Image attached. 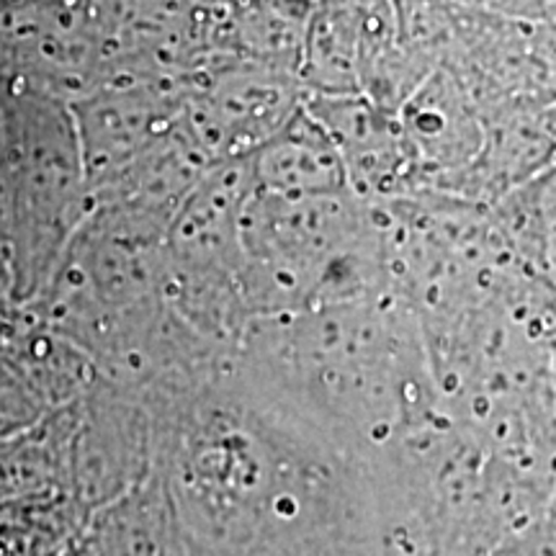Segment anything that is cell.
Returning <instances> with one entry per match:
<instances>
[{"instance_id": "obj_3", "label": "cell", "mask_w": 556, "mask_h": 556, "mask_svg": "<svg viewBox=\"0 0 556 556\" xmlns=\"http://www.w3.org/2000/svg\"><path fill=\"white\" fill-rule=\"evenodd\" d=\"M266 176L281 189L299 186L309 191H336L343 186L345 163L325 135H296L270 152Z\"/></svg>"}, {"instance_id": "obj_1", "label": "cell", "mask_w": 556, "mask_h": 556, "mask_svg": "<svg viewBox=\"0 0 556 556\" xmlns=\"http://www.w3.org/2000/svg\"><path fill=\"white\" fill-rule=\"evenodd\" d=\"M397 119L413 178L467 176L482 157L484 124L471 96L446 70L426 75L409 90Z\"/></svg>"}, {"instance_id": "obj_2", "label": "cell", "mask_w": 556, "mask_h": 556, "mask_svg": "<svg viewBox=\"0 0 556 556\" xmlns=\"http://www.w3.org/2000/svg\"><path fill=\"white\" fill-rule=\"evenodd\" d=\"M492 222L518 266L556 291V163L505 193Z\"/></svg>"}]
</instances>
